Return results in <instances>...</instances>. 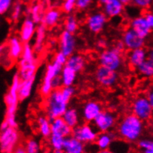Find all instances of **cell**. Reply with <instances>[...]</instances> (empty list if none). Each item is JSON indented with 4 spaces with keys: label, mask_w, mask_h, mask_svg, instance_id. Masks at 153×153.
Listing matches in <instances>:
<instances>
[{
    "label": "cell",
    "mask_w": 153,
    "mask_h": 153,
    "mask_svg": "<svg viewBox=\"0 0 153 153\" xmlns=\"http://www.w3.org/2000/svg\"><path fill=\"white\" fill-rule=\"evenodd\" d=\"M145 131V123L134 114L125 115L118 124L117 132L121 139L129 143L137 142Z\"/></svg>",
    "instance_id": "6da1fadb"
},
{
    "label": "cell",
    "mask_w": 153,
    "mask_h": 153,
    "mask_svg": "<svg viewBox=\"0 0 153 153\" xmlns=\"http://www.w3.org/2000/svg\"><path fill=\"white\" fill-rule=\"evenodd\" d=\"M20 82L21 79L16 73L14 76L8 92L4 96V102L6 104V117L4 120L7 121L10 127L13 128H16L18 125L16 118V112L20 101L18 98V90Z\"/></svg>",
    "instance_id": "7a4b0ae2"
},
{
    "label": "cell",
    "mask_w": 153,
    "mask_h": 153,
    "mask_svg": "<svg viewBox=\"0 0 153 153\" xmlns=\"http://www.w3.org/2000/svg\"><path fill=\"white\" fill-rule=\"evenodd\" d=\"M68 107V103L62 98L60 88L54 89L46 97L45 110L50 121L62 117Z\"/></svg>",
    "instance_id": "3957f363"
},
{
    "label": "cell",
    "mask_w": 153,
    "mask_h": 153,
    "mask_svg": "<svg viewBox=\"0 0 153 153\" xmlns=\"http://www.w3.org/2000/svg\"><path fill=\"white\" fill-rule=\"evenodd\" d=\"M99 63L100 66L118 72L123 66V58L122 53L115 48L104 50L99 56Z\"/></svg>",
    "instance_id": "277c9868"
},
{
    "label": "cell",
    "mask_w": 153,
    "mask_h": 153,
    "mask_svg": "<svg viewBox=\"0 0 153 153\" xmlns=\"http://www.w3.org/2000/svg\"><path fill=\"white\" fill-rule=\"evenodd\" d=\"M20 140V134L16 128L8 127L0 131V150L3 153H13Z\"/></svg>",
    "instance_id": "5b68a950"
},
{
    "label": "cell",
    "mask_w": 153,
    "mask_h": 153,
    "mask_svg": "<svg viewBox=\"0 0 153 153\" xmlns=\"http://www.w3.org/2000/svg\"><path fill=\"white\" fill-rule=\"evenodd\" d=\"M63 67L55 61H53L51 63L47 65L44 78L40 89V92L42 96L47 97L51 93L53 90L51 81L56 76H60Z\"/></svg>",
    "instance_id": "8992f818"
},
{
    "label": "cell",
    "mask_w": 153,
    "mask_h": 153,
    "mask_svg": "<svg viewBox=\"0 0 153 153\" xmlns=\"http://www.w3.org/2000/svg\"><path fill=\"white\" fill-rule=\"evenodd\" d=\"M132 114L144 122L152 118L153 105L149 103L146 96H140L135 98L132 102Z\"/></svg>",
    "instance_id": "52a82bcc"
},
{
    "label": "cell",
    "mask_w": 153,
    "mask_h": 153,
    "mask_svg": "<svg viewBox=\"0 0 153 153\" xmlns=\"http://www.w3.org/2000/svg\"><path fill=\"white\" fill-rule=\"evenodd\" d=\"M98 135V131L89 123L78 124L75 127L73 128L71 132V135L73 137L83 143L84 144L94 142Z\"/></svg>",
    "instance_id": "ba28073f"
},
{
    "label": "cell",
    "mask_w": 153,
    "mask_h": 153,
    "mask_svg": "<svg viewBox=\"0 0 153 153\" xmlns=\"http://www.w3.org/2000/svg\"><path fill=\"white\" fill-rule=\"evenodd\" d=\"M94 79L100 86L105 88H110L118 83L119 75L117 71L100 65L95 70Z\"/></svg>",
    "instance_id": "9c48e42d"
},
{
    "label": "cell",
    "mask_w": 153,
    "mask_h": 153,
    "mask_svg": "<svg viewBox=\"0 0 153 153\" xmlns=\"http://www.w3.org/2000/svg\"><path fill=\"white\" fill-rule=\"evenodd\" d=\"M93 126L100 132H109L112 130L117 123L116 115L109 110H103L92 121Z\"/></svg>",
    "instance_id": "30bf717a"
},
{
    "label": "cell",
    "mask_w": 153,
    "mask_h": 153,
    "mask_svg": "<svg viewBox=\"0 0 153 153\" xmlns=\"http://www.w3.org/2000/svg\"><path fill=\"white\" fill-rule=\"evenodd\" d=\"M108 17L104 12L98 11L90 14L86 19V27L89 32L98 34L104 30L108 22Z\"/></svg>",
    "instance_id": "8fae6325"
},
{
    "label": "cell",
    "mask_w": 153,
    "mask_h": 153,
    "mask_svg": "<svg viewBox=\"0 0 153 153\" xmlns=\"http://www.w3.org/2000/svg\"><path fill=\"white\" fill-rule=\"evenodd\" d=\"M76 39L74 34L67 31H62L59 39V51L66 57L71 56L75 53L76 49Z\"/></svg>",
    "instance_id": "7c38bea8"
},
{
    "label": "cell",
    "mask_w": 153,
    "mask_h": 153,
    "mask_svg": "<svg viewBox=\"0 0 153 153\" xmlns=\"http://www.w3.org/2000/svg\"><path fill=\"white\" fill-rule=\"evenodd\" d=\"M121 41L123 42L126 49L129 51L144 48L146 39L140 37L134 30L129 27L124 31Z\"/></svg>",
    "instance_id": "4fadbf2b"
},
{
    "label": "cell",
    "mask_w": 153,
    "mask_h": 153,
    "mask_svg": "<svg viewBox=\"0 0 153 153\" xmlns=\"http://www.w3.org/2000/svg\"><path fill=\"white\" fill-rule=\"evenodd\" d=\"M104 110L102 104L97 101H88L81 110V117L86 123H92L97 116Z\"/></svg>",
    "instance_id": "5bb4252c"
},
{
    "label": "cell",
    "mask_w": 153,
    "mask_h": 153,
    "mask_svg": "<svg viewBox=\"0 0 153 153\" xmlns=\"http://www.w3.org/2000/svg\"><path fill=\"white\" fill-rule=\"evenodd\" d=\"M37 70V62H26L22 59L19 61V76L21 80H28L36 77Z\"/></svg>",
    "instance_id": "9a60e30c"
},
{
    "label": "cell",
    "mask_w": 153,
    "mask_h": 153,
    "mask_svg": "<svg viewBox=\"0 0 153 153\" xmlns=\"http://www.w3.org/2000/svg\"><path fill=\"white\" fill-rule=\"evenodd\" d=\"M130 27L135 31L143 39H147L152 32V28L149 27L143 15L138 16L132 19Z\"/></svg>",
    "instance_id": "2e32d148"
},
{
    "label": "cell",
    "mask_w": 153,
    "mask_h": 153,
    "mask_svg": "<svg viewBox=\"0 0 153 153\" xmlns=\"http://www.w3.org/2000/svg\"><path fill=\"white\" fill-rule=\"evenodd\" d=\"M37 29V24L33 21L30 17H27L22 25L20 32V37L23 44L29 43L34 38Z\"/></svg>",
    "instance_id": "e0dca14e"
},
{
    "label": "cell",
    "mask_w": 153,
    "mask_h": 153,
    "mask_svg": "<svg viewBox=\"0 0 153 153\" xmlns=\"http://www.w3.org/2000/svg\"><path fill=\"white\" fill-rule=\"evenodd\" d=\"M47 27L43 23H40L37 26L35 34H34V42L32 45L35 53L40 54L44 50L45 41L46 39Z\"/></svg>",
    "instance_id": "ac0fdd59"
},
{
    "label": "cell",
    "mask_w": 153,
    "mask_h": 153,
    "mask_svg": "<svg viewBox=\"0 0 153 153\" xmlns=\"http://www.w3.org/2000/svg\"><path fill=\"white\" fill-rule=\"evenodd\" d=\"M124 4L119 0H110L103 5V12L109 18L120 16L124 10Z\"/></svg>",
    "instance_id": "d6986e66"
},
{
    "label": "cell",
    "mask_w": 153,
    "mask_h": 153,
    "mask_svg": "<svg viewBox=\"0 0 153 153\" xmlns=\"http://www.w3.org/2000/svg\"><path fill=\"white\" fill-rule=\"evenodd\" d=\"M148 57V51L144 48L129 51L128 53V62L132 68H137Z\"/></svg>",
    "instance_id": "ffe728a7"
},
{
    "label": "cell",
    "mask_w": 153,
    "mask_h": 153,
    "mask_svg": "<svg viewBox=\"0 0 153 153\" xmlns=\"http://www.w3.org/2000/svg\"><path fill=\"white\" fill-rule=\"evenodd\" d=\"M62 150L65 153H83L85 144L72 135H69L64 139Z\"/></svg>",
    "instance_id": "44dd1931"
},
{
    "label": "cell",
    "mask_w": 153,
    "mask_h": 153,
    "mask_svg": "<svg viewBox=\"0 0 153 153\" xmlns=\"http://www.w3.org/2000/svg\"><path fill=\"white\" fill-rule=\"evenodd\" d=\"M51 134H57L64 138L71 135L72 132V129L65 124L62 117L51 121Z\"/></svg>",
    "instance_id": "7402d4cb"
},
{
    "label": "cell",
    "mask_w": 153,
    "mask_h": 153,
    "mask_svg": "<svg viewBox=\"0 0 153 153\" xmlns=\"http://www.w3.org/2000/svg\"><path fill=\"white\" fill-rule=\"evenodd\" d=\"M115 138H116V134L111 130L109 132L98 133L94 142L100 150H106L109 149L111 144L115 140Z\"/></svg>",
    "instance_id": "603a6c76"
},
{
    "label": "cell",
    "mask_w": 153,
    "mask_h": 153,
    "mask_svg": "<svg viewBox=\"0 0 153 153\" xmlns=\"http://www.w3.org/2000/svg\"><path fill=\"white\" fill-rule=\"evenodd\" d=\"M65 65L74 70L76 73H80L85 69L86 65V59L82 54L74 53V54L67 58Z\"/></svg>",
    "instance_id": "cb8c5ba5"
},
{
    "label": "cell",
    "mask_w": 153,
    "mask_h": 153,
    "mask_svg": "<svg viewBox=\"0 0 153 153\" xmlns=\"http://www.w3.org/2000/svg\"><path fill=\"white\" fill-rule=\"evenodd\" d=\"M61 11L57 8H51L45 12L42 23L46 27H52L57 25L61 19Z\"/></svg>",
    "instance_id": "d4e9b609"
},
{
    "label": "cell",
    "mask_w": 153,
    "mask_h": 153,
    "mask_svg": "<svg viewBox=\"0 0 153 153\" xmlns=\"http://www.w3.org/2000/svg\"><path fill=\"white\" fill-rule=\"evenodd\" d=\"M24 44L17 36H13L8 41V55L10 59L16 60L21 57Z\"/></svg>",
    "instance_id": "484cf974"
},
{
    "label": "cell",
    "mask_w": 153,
    "mask_h": 153,
    "mask_svg": "<svg viewBox=\"0 0 153 153\" xmlns=\"http://www.w3.org/2000/svg\"><path fill=\"white\" fill-rule=\"evenodd\" d=\"M62 118L67 125L73 129L78 124H80V115L78 110L74 107H68L62 115Z\"/></svg>",
    "instance_id": "4316f807"
},
{
    "label": "cell",
    "mask_w": 153,
    "mask_h": 153,
    "mask_svg": "<svg viewBox=\"0 0 153 153\" xmlns=\"http://www.w3.org/2000/svg\"><path fill=\"white\" fill-rule=\"evenodd\" d=\"M34 82L35 78H32L28 80H21L18 90L19 101H22L30 97L34 87Z\"/></svg>",
    "instance_id": "83f0119b"
},
{
    "label": "cell",
    "mask_w": 153,
    "mask_h": 153,
    "mask_svg": "<svg viewBox=\"0 0 153 153\" xmlns=\"http://www.w3.org/2000/svg\"><path fill=\"white\" fill-rule=\"evenodd\" d=\"M140 76L146 78H152L153 76V53L152 51L148 52V57L136 68Z\"/></svg>",
    "instance_id": "f1b7e54d"
},
{
    "label": "cell",
    "mask_w": 153,
    "mask_h": 153,
    "mask_svg": "<svg viewBox=\"0 0 153 153\" xmlns=\"http://www.w3.org/2000/svg\"><path fill=\"white\" fill-rule=\"evenodd\" d=\"M76 75L77 73L74 70L65 65L60 74L62 87H70L74 85L76 80Z\"/></svg>",
    "instance_id": "f546056e"
},
{
    "label": "cell",
    "mask_w": 153,
    "mask_h": 153,
    "mask_svg": "<svg viewBox=\"0 0 153 153\" xmlns=\"http://www.w3.org/2000/svg\"><path fill=\"white\" fill-rule=\"evenodd\" d=\"M37 124L40 135L43 138H49L51 134V121L46 116H40L37 120Z\"/></svg>",
    "instance_id": "4dcf8cb0"
},
{
    "label": "cell",
    "mask_w": 153,
    "mask_h": 153,
    "mask_svg": "<svg viewBox=\"0 0 153 153\" xmlns=\"http://www.w3.org/2000/svg\"><path fill=\"white\" fill-rule=\"evenodd\" d=\"M44 7L43 5L41 4H35L28 10V13L30 18L37 25L42 23V20H43V15H44V10H43Z\"/></svg>",
    "instance_id": "1f68e13d"
},
{
    "label": "cell",
    "mask_w": 153,
    "mask_h": 153,
    "mask_svg": "<svg viewBox=\"0 0 153 153\" xmlns=\"http://www.w3.org/2000/svg\"><path fill=\"white\" fill-rule=\"evenodd\" d=\"M64 28L67 32L75 34L79 29V22L77 19L74 15L68 16L64 22Z\"/></svg>",
    "instance_id": "d6a6232c"
},
{
    "label": "cell",
    "mask_w": 153,
    "mask_h": 153,
    "mask_svg": "<svg viewBox=\"0 0 153 153\" xmlns=\"http://www.w3.org/2000/svg\"><path fill=\"white\" fill-rule=\"evenodd\" d=\"M20 59L26 62H33V61H37L35 57V53L33 49L32 45L30 43H25L23 45L22 53L21 57Z\"/></svg>",
    "instance_id": "836d02e7"
},
{
    "label": "cell",
    "mask_w": 153,
    "mask_h": 153,
    "mask_svg": "<svg viewBox=\"0 0 153 153\" xmlns=\"http://www.w3.org/2000/svg\"><path fill=\"white\" fill-rule=\"evenodd\" d=\"M50 145L54 151L62 150L65 138L57 134H51L49 138Z\"/></svg>",
    "instance_id": "e575fe53"
},
{
    "label": "cell",
    "mask_w": 153,
    "mask_h": 153,
    "mask_svg": "<svg viewBox=\"0 0 153 153\" xmlns=\"http://www.w3.org/2000/svg\"><path fill=\"white\" fill-rule=\"evenodd\" d=\"M24 148L27 153H40L41 151L40 143L34 138H30L26 140Z\"/></svg>",
    "instance_id": "d590c367"
},
{
    "label": "cell",
    "mask_w": 153,
    "mask_h": 153,
    "mask_svg": "<svg viewBox=\"0 0 153 153\" xmlns=\"http://www.w3.org/2000/svg\"><path fill=\"white\" fill-rule=\"evenodd\" d=\"M60 91H61V94L63 99L65 100L66 102L69 103L71 98L74 96L76 93V90L73 86H70V87H62L60 88Z\"/></svg>",
    "instance_id": "8d00e7d4"
},
{
    "label": "cell",
    "mask_w": 153,
    "mask_h": 153,
    "mask_svg": "<svg viewBox=\"0 0 153 153\" xmlns=\"http://www.w3.org/2000/svg\"><path fill=\"white\" fill-rule=\"evenodd\" d=\"M76 0H64L62 4V11L65 13H72L76 8Z\"/></svg>",
    "instance_id": "74e56055"
},
{
    "label": "cell",
    "mask_w": 153,
    "mask_h": 153,
    "mask_svg": "<svg viewBox=\"0 0 153 153\" xmlns=\"http://www.w3.org/2000/svg\"><path fill=\"white\" fill-rule=\"evenodd\" d=\"M22 13V4L20 2H16L11 13V19L14 22L19 20Z\"/></svg>",
    "instance_id": "f35d334b"
},
{
    "label": "cell",
    "mask_w": 153,
    "mask_h": 153,
    "mask_svg": "<svg viewBox=\"0 0 153 153\" xmlns=\"http://www.w3.org/2000/svg\"><path fill=\"white\" fill-rule=\"evenodd\" d=\"M152 0H131V3L140 9H147L151 6Z\"/></svg>",
    "instance_id": "ab89813d"
},
{
    "label": "cell",
    "mask_w": 153,
    "mask_h": 153,
    "mask_svg": "<svg viewBox=\"0 0 153 153\" xmlns=\"http://www.w3.org/2000/svg\"><path fill=\"white\" fill-rule=\"evenodd\" d=\"M138 145L141 149H153V142L149 138H142L138 140Z\"/></svg>",
    "instance_id": "60d3db41"
},
{
    "label": "cell",
    "mask_w": 153,
    "mask_h": 153,
    "mask_svg": "<svg viewBox=\"0 0 153 153\" xmlns=\"http://www.w3.org/2000/svg\"><path fill=\"white\" fill-rule=\"evenodd\" d=\"M94 2V0H76V8L80 10H84L88 9Z\"/></svg>",
    "instance_id": "b9f144b4"
},
{
    "label": "cell",
    "mask_w": 153,
    "mask_h": 153,
    "mask_svg": "<svg viewBox=\"0 0 153 153\" xmlns=\"http://www.w3.org/2000/svg\"><path fill=\"white\" fill-rule=\"evenodd\" d=\"M12 2L13 0H0V15L8 11L11 7Z\"/></svg>",
    "instance_id": "7bdbcfd3"
},
{
    "label": "cell",
    "mask_w": 153,
    "mask_h": 153,
    "mask_svg": "<svg viewBox=\"0 0 153 153\" xmlns=\"http://www.w3.org/2000/svg\"><path fill=\"white\" fill-rule=\"evenodd\" d=\"M67 58L63 53H62L61 52L59 51L57 54H56L55 56H54V61H55L56 62L59 63L60 65H62V66H65V64H66L67 62Z\"/></svg>",
    "instance_id": "ee69618b"
},
{
    "label": "cell",
    "mask_w": 153,
    "mask_h": 153,
    "mask_svg": "<svg viewBox=\"0 0 153 153\" xmlns=\"http://www.w3.org/2000/svg\"><path fill=\"white\" fill-rule=\"evenodd\" d=\"M96 46L99 50L104 51V50L108 48V47H109V43H108L106 39H105L104 38H101L98 40V42H97L96 43Z\"/></svg>",
    "instance_id": "f6af8a7d"
},
{
    "label": "cell",
    "mask_w": 153,
    "mask_h": 153,
    "mask_svg": "<svg viewBox=\"0 0 153 153\" xmlns=\"http://www.w3.org/2000/svg\"><path fill=\"white\" fill-rule=\"evenodd\" d=\"M51 85H52V88L53 90L54 89H58V88H61L62 87V82H61V79H60V76H56L55 78L52 79L51 81Z\"/></svg>",
    "instance_id": "bcb514c9"
},
{
    "label": "cell",
    "mask_w": 153,
    "mask_h": 153,
    "mask_svg": "<svg viewBox=\"0 0 153 153\" xmlns=\"http://www.w3.org/2000/svg\"><path fill=\"white\" fill-rule=\"evenodd\" d=\"M145 19H146V22L149 25V27H153V14L151 12H147L143 15Z\"/></svg>",
    "instance_id": "7dc6e473"
},
{
    "label": "cell",
    "mask_w": 153,
    "mask_h": 153,
    "mask_svg": "<svg viewBox=\"0 0 153 153\" xmlns=\"http://www.w3.org/2000/svg\"><path fill=\"white\" fill-rule=\"evenodd\" d=\"M114 48H115V49L117 50V51H118L119 52H121V53H123V51L126 50V48H125L124 44H123V42L121 41V40L117 42L116 44L115 45V47H114Z\"/></svg>",
    "instance_id": "c3c4849f"
},
{
    "label": "cell",
    "mask_w": 153,
    "mask_h": 153,
    "mask_svg": "<svg viewBox=\"0 0 153 153\" xmlns=\"http://www.w3.org/2000/svg\"><path fill=\"white\" fill-rule=\"evenodd\" d=\"M146 97L148 99V101H149V103H150L152 105H153V91H152V90H149V91H148L147 95L146 96Z\"/></svg>",
    "instance_id": "681fc988"
},
{
    "label": "cell",
    "mask_w": 153,
    "mask_h": 153,
    "mask_svg": "<svg viewBox=\"0 0 153 153\" xmlns=\"http://www.w3.org/2000/svg\"><path fill=\"white\" fill-rule=\"evenodd\" d=\"M13 153H27V152H26L24 146H17L16 148L14 149V151Z\"/></svg>",
    "instance_id": "f907efd6"
},
{
    "label": "cell",
    "mask_w": 153,
    "mask_h": 153,
    "mask_svg": "<svg viewBox=\"0 0 153 153\" xmlns=\"http://www.w3.org/2000/svg\"><path fill=\"white\" fill-rule=\"evenodd\" d=\"M8 127H10L8 125V122L5 121V120H4V121H2V123L1 124V125H0V131L4 130V129H8Z\"/></svg>",
    "instance_id": "816d5d0a"
},
{
    "label": "cell",
    "mask_w": 153,
    "mask_h": 153,
    "mask_svg": "<svg viewBox=\"0 0 153 153\" xmlns=\"http://www.w3.org/2000/svg\"><path fill=\"white\" fill-rule=\"evenodd\" d=\"M6 50V46L4 45H0V56L3 55V53H4V51Z\"/></svg>",
    "instance_id": "f5cc1de1"
},
{
    "label": "cell",
    "mask_w": 153,
    "mask_h": 153,
    "mask_svg": "<svg viewBox=\"0 0 153 153\" xmlns=\"http://www.w3.org/2000/svg\"><path fill=\"white\" fill-rule=\"evenodd\" d=\"M119 1H121L124 5H126V4H129L131 3V0H119Z\"/></svg>",
    "instance_id": "db71d44e"
},
{
    "label": "cell",
    "mask_w": 153,
    "mask_h": 153,
    "mask_svg": "<svg viewBox=\"0 0 153 153\" xmlns=\"http://www.w3.org/2000/svg\"><path fill=\"white\" fill-rule=\"evenodd\" d=\"M109 1H110V0H98V3H99L100 4H101V5H104V4H106V3L108 2Z\"/></svg>",
    "instance_id": "11a10c76"
},
{
    "label": "cell",
    "mask_w": 153,
    "mask_h": 153,
    "mask_svg": "<svg viewBox=\"0 0 153 153\" xmlns=\"http://www.w3.org/2000/svg\"><path fill=\"white\" fill-rule=\"evenodd\" d=\"M143 153H153V149H143Z\"/></svg>",
    "instance_id": "9f6ffc18"
},
{
    "label": "cell",
    "mask_w": 153,
    "mask_h": 153,
    "mask_svg": "<svg viewBox=\"0 0 153 153\" xmlns=\"http://www.w3.org/2000/svg\"><path fill=\"white\" fill-rule=\"evenodd\" d=\"M98 153H114V152H112V151H110L109 149H106V150H100Z\"/></svg>",
    "instance_id": "6f0895ef"
},
{
    "label": "cell",
    "mask_w": 153,
    "mask_h": 153,
    "mask_svg": "<svg viewBox=\"0 0 153 153\" xmlns=\"http://www.w3.org/2000/svg\"><path fill=\"white\" fill-rule=\"evenodd\" d=\"M53 153H65L63 150H59V151H54Z\"/></svg>",
    "instance_id": "680465c9"
}]
</instances>
